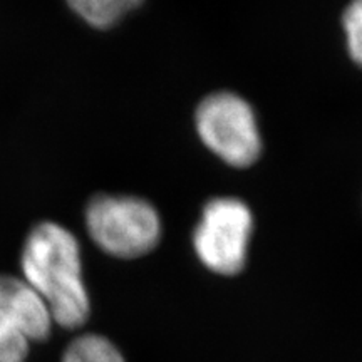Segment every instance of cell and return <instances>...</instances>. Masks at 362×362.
<instances>
[{
    "label": "cell",
    "instance_id": "cell-2",
    "mask_svg": "<svg viewBox=\"0 0 362 362\" xmlns=\"http://www.w3.org/2000/svg\"><path fill=\"white\" fill-rule=\"evenodd\" d=\"M86 228L103 252L117 259L146 255L161 237L156 208L136 197H94L86 208Z\"/></svg>",
    "mask_w": 362,
    "mask_h": 362
},
{
    "label": "cell",
    "instance_id": "cell-6",
    "mask_svg": "<svg viewBox=\"0 0 362 362\" xmlns=\"http://www.w3.org/2000/svg\"><path fill=\"white\" fill-rule=\"evenodd\" d=\"M72 11L96 29H110L143 0H67Z\"/></svg>",
    "mask_w": 362,
    "mask_h": 362
},
{
    "label": "cell",
    "instance_id": "cell-7",
    "mask_svg": "<svg viewBox=\"0 0 362 362\" xmlns=\"http://www.w3.org/2000/svg\"><path fill=\"white\" fill-rule=\"evenodd\" d=\"M62 362H126L116 344L99 334L76 337L62 354Z\"/></svg>",
    "mask_w": 362,
    "mask_h": 362
},
{
    "label": "cell",
    "instance_id": "cell-3",
    "mask_svg": "<svg viewBox=\"0 0 362 362\" xmlns=\"http://www.w3.org/2000/svg\"><path fill=\"white\" fill-rule=\"evenodd\" d=\"M203 144L235 168L253 165L262 139L252 106L235 93H215L203 99L194 115Z\"/></svg>",
    "mask_w": 362,
    "mask_h": 362
},
{
    "label": "cell",
    "instance_id": "cell-1",
    "mask_svg": "<svg viewBox=\"0 0 362 362\" xmlns=\"http://www.w3.org/2000/svg\"><path fill=\"white\" fill-rule=\"evenodd\" d=\"M22 280L47 305L54 324L79 329L90 312L78 238L66 226L42 221L27 235L21 252Z\"/></svg>",
    "mask_w": 362,
    "mask_h": 362
},
{
    "label": "cell",
    "instance_id": "cell-4",
    "mask_svg": "<svg viewBox=\"0 0 362 362\" xmlns=\"http://www.w3.org/2000/svg\"><path fill=\"white\" fill-rule=\"evenodd\" d=\"M253 230L250 208L237 198H215L203 206L193 247L208 270L235 275L243 269Z\"/></svg>",
    "mask_w": 362,
    "mask_h": 362
},
{
    "label": "cell",
    "instance_id": "cell-5",
    "mask_svg": "<svg viewBox=\"0 0 362 362\" xmlns=\"http://www.w3.org/2000/svg\"><path fill=\"white\" fill-rule=\"evenodd\" d=\"M44 300L16 275L0 274V362H25L30 346L51 336Z\"/></svg>",
    "mask_w": 362,
    "mask_h": 362
},
{
    "label": "cell",
    "instance_id": "cell-8",
    "mask_svg": "<svg viewBox=\"0 0 362 362\" xmlns=\"http://www.w3.org/2000/svg\"><path fill=\"white\" fill-rule=\"evenodd\" d=\"M342 29L351 59L362 67V0H352L344 11Z\"/></svg>",
    "mask_w": 362,
    "mask_h": 362
}]
</instances>
